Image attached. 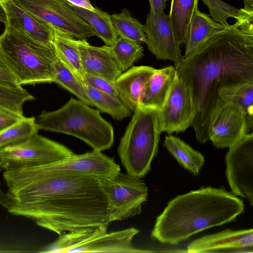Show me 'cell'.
Instances as JSON below:
<instances>
[{
    "label": "cell",
    "instance_id": "obj_1",
    "mask_svg": "<svg viewBox=\"0 0 253 253\" xmlns=\"http://www.w3.org/2000/svg\"><path fill=\"white\" fill-rule=\"evenodd\" d=\"M10 201L7 209L58 235L108 227L107 197L94 176L55 170L43 166L4 170Z\"/></svg>",
    "mask_w": 253,
    "mask_h": 253
},
{
    "label": "cell",
    "instance_id": "obj_2",
    "mask_svg": "<svg viewBox=\"0 0 253 253\" xmlns=\"http://www.w3.org/2000/svg\"><path fill=\"white\" fill-rule=\"evenodd\" d=\"M177 76L190 89L197 141L209 140L211 116L225 87L253 80V11L242 8L236 22L212 35L174 64Z\"/></svg>",
    "mask_w": 253,
    "mask_h": 253
},
{
    "label": "cell",
    "instance_id": "obj_3",
    "mask_svg": "<svg viewBox=\"0 0 253 253\" xmlns=\"http://www.w3.org/2000/svg\"><path fill=\"white\" fill-rule=\"evenodd\" d=\"M242 200L225 189L203 187L177 196L156 219L151 237L176 245L207 229L234 220L244 211Z\"/></svg>",
    "mask_w": 253,
    "mask_h": 253
},
{
    "label": "cell",
    "instance_id": "obj_4",
    "mask_svg": "<svg viewBox=\"0 0 253 253\" xmlns=\"http://www.w3.org/2000/svg\"><path fill=\"white\" fill-rule=\"evenodd\" d=\"M35 122L39 130L73 136L93 150L108 149L114 142L113 127L100 111L73 97L57 110L43 111Z\"/></svg>",
    "mask_w": 253,
    "mask_h": 253
},
{
    "label": "cell",
    "instance_id": "obj_5",
    "mask_svg": "<svg viewBox=\"0 0 253 253\" xmlns=\"http://www.w3.org/2000/svg\"><path fill=\"white\" fill-rule=\"evenodd\" d=\"M0 48L7 66L20 85L53 82L57 59L53 47L5 27L0 36Z\"/></svg>",
    "mask_w": 253,
    "mask_h": 253
},
{
    "label": "cell",
    "instance_id": "obj_6",
    "mask_svg": "<svg viewBox=\"0 0 253 253\" xmlns=\"http://www.w3.org/2000/svg\"><path fill=\"white\" fill-rule=\"evenodd\" d=\"M158 110L139 105L121 139L118 152L128 173L139 177L150 170L158 152L160 131Z\"/></svg>",
    "mask_w": 253,
    "mask_h": 253
},
{
    "label": "cell",
    "instance_id": "obj_7",
    "mask_svg": "<svg viewBox=\"0 0 253 253\" xmlns=\"http://www.w3.org/2000/svg\"><path fill=\"white\" fill-rule=\"evenodd\" d=\"M107 228L99 226L58 235V238L41 253H148L152 251L138 249L132 244L139 232L134 227L107 232Z\"/></svg>",
    "mask_w": 253,
    "mask_h": 253
},
{
    "label": "cell",
    "instance_id": "obj_8",
    "mask_svg": "<svg viewBox=\"0 0 253 253\" xmlns=\"http://www.w3.org/2000/svg\"><path fill=\"white\" fill-rule=\"evenodd\" d=\"M74 153L65 145L36 133L15 145L0 149L3 171L43 166L66 159Z\"/></svg>",
    "mask_w": 253,
    "mask_h": 253
},
{
    "label": "cell",
    "instance_id": "obj_9",
    "mask_svg": "<svg viewBox=\"0 0 253 253\" xmlns=\"http://www.w3.org/2000/svg\"><path fill=\"white\" fill-rule=\"evenodd\" d=\"M107 197L109 220H123L139 214L147 201L148 188L141 177L121 171L109 178L99 179Z\"/></svg>",
    "mask_w": 253,
    "mask_h": 253
},
{
    "label": "cell",
    "instance_id": "obj_10",
    "mask_svg": "<svg viewBox=\"0 0 253 253\" xmlns=\"http://www.w3.org/2000/svg\"><path fill=\"white\" fill-rule=\"evenodd\" d=\"M21 8L39 20L76 39L96 36L91 26L66 0H13Z\"/></svg>",
    "mask_w": 253,
    "mask_h": 253
},
{
    "label": "cell",
    "instance_id": "obj_11",
    "mask_svg": "<svg viewBox=\"0 0 253 253\" xmlns=\"http://www.w3.org/2000/svg\"><path fill=\"white\" fill-rule=\"evenodd\" d=\"M226 176L232 193L253 206V134L246 133L229 148Z\"/></svg>",
    "mask_w": 253,
    "mask_h": 253
},
{
    "label": "cell",
    "instance_id": "obj_12",
    "mask_svg": "<svg viewBox=\"0 0 253 253\" xmlns=\"http://www.w3.org/2000/svg\"><path fill=\"white\" fill-rule=\"evenodd\" d=\"M195 114L190 89L176 75L163 106L158 110L159 128L169 134L184 131L192 126Z\"/></svg>",
    "mask_w": 253,
    "mask_h": 253
},
{
    "label": "cell",
    "instance_id": "obj_13",
    "mask_svg": "<svg viewBox=\"0 0 253 253\" xmlns=\"http://www.w3.org/2000/svg\"><path fill=\"white\" fill-rule=\"evenodd\" d=\"M249 131L244 113L233 105L218 100L210 118L208 136L217 148H229Z\"/></svg>",
    "mask_w": 253,
    "mask_h": 253
},
{
    "label": "cell",
    "instance_id": "obj_14",
    "mask_svg": "<svg viewBox=\"0 0 253 253\" xmlns=\"http://www.w3.org/2000/svg\"><path fill=\"white\" fill-rule=\"evenodd\" d=\"M143 26L148 48L157 59L169 60L175 64L183 58L168 15L150 11Z\"/></svg>",
    "mask_w": 253,
    "mask_h": 253
},
{
    "label": "cell",
    "instance_id": "obj_15",
    "mask_svg": "<svg viewBox=\"0 0 253 253\" xmlns=\"http://www.w3.org/2000/svg\"><path fill=\"white\" fill-rule=\"evenodd\" d=\"M46 165L51 169L90 175L99 179L111 177L121 171L119 165L113 159L96 150L79 155L74 153Z\"/></svg>",
    "mask_w": 253,
    "mask_h": 253
},
{
    "label": "cell",
    "instance_id": "obj_16",
    "mask_svg": "<svg viewBox=\"0 0 253 253\" xmlns=\"http://www.w3.org/2000/svg\"><path fill=\"white\" fill-rule=\"evenodd\" d=\"M5 27L23 33L34 40L53 47V27L39 20L10 0L0 5Z\"/></svg>",
    "mask_w": 253,
    "mask_h": 253
},
{
    "label": "cell",
    "instance_id": "obj_17",
    "mask_svg": "<svg viewBox=\"0 0 253 253\" xmlns=\"http://www.w3.org/2000/svg\"><path fill=\"white\" fill-rule=\"evenodd\" d=\"M84 74L102 78L114 84L122 73L113 59L109 46H96L86 40L77 39Z\"/></svg>",
    "mask_w": 253,
    "mask_h": 253
},
{
    "label": "cell",
    "instance_id": "obj_18",
    "mask_svg": "<svg viewBox=\"0 0 253 253\" xmlns=\"http://www.w3.org/2000/svg\"><path fill=\"white\" fill-rule=\"evenodd\" d=\"M252 228L232 230L227 229L206 235L190 243L187 252L190 253L221 252L225 250H244L253 248Z\"/></svg>",
    "mask_w": 253,
    "mask_h": 253
},
{
    "label": "cell",
    "instance_id": "obj_19",
    "mask_svg": "<svg viewBox=\"0 0 253 253\" xmlns=\"http://www.w3.org/2000/svg\"><path fill=\"white\" fill-rule=\"evenodd\" d=\"M156 69L148 66H133L116 80L114 85L119 97L131 111L139 105L147 82Z\"/></svg>",
    "mask_w": 253,
    "mask_h": 253
},
{
    "label": "cell",
    "instance_id": "obj_20",
    "mask_svg": "<svg viewBox=\"0 0 253 253\" xmlns=\"http://www.w3.org/2000/svg\"><path fill=\"white\" fill-rule=\"evenodd\" d=\"M176 75L174 66L156 69L149 78L139 105L160 110Z\"/></svg>",
    "mask_w": 253,
    "mask_h": 253
},
{
    "label": "cell",
    "instance_id": "obj_21",
    "mask_svg": "<svg viewBox=\"0 0 253 253\" xmlns=\"http://www.w3.org/2000/svg\"><path fill=\"white\" fill-rule=\"evenodd\" d=\"M52 45L57 58L83 83L84 74L77 44V39L53 27Z\"/></svg>",
    "mask_w": 253,
    "mask_h": 253
},
{
    "label": "cell",
    "instance_id": "obj_22",
    "mask_svg": "<svg viewBox=\"0 0 253 253\" xmlns=\"http://www.w3.org/2000/svg\"><path fill=\"white\" fill-rule=\"evenodd\" d=\"M226 25L215 22L208 14L200 12L198 9L189 28L185 42L184 57L188 56L212 35L224 29Z\"/></svg>",
    "mask_w": 253,
    "mask_h": 253
},
{
    "label": "cell",
    "instance_id": "obj_23",
    "mask_svg": "<svg viewBox=\"0 0 253 253\" xmlns=\"http://www.w3.org/2000/svg\"><path fill=\"white\" fill-rule=\"evenodd\" d=\"M219 100L233 105L245 115L249 130L253 128V80L223 87Z\"/></svg>",
    "mask_w": 253,
    "mask_h": 253
},
{
    "label": "cell",
    "instance_id": "obj_24",
    "mask_svg": "<svg viewBox=\"0 0 253 253\" xmlns=\"http://www.w3.org/2000/svg\"><path fill=\"white\" fill-rule=\"evenodd\" d=\"M199 0H171L169 15L174 37L180 45L185 43L191 22L198 9Z\"/></svg>",
    "mask_w": 253,
    "mask_h": 253
},
{
    "label": "cell",
    "instance_id": "obj_25",
    "mask_svg": "<svg viewBox=\"0 0 253 253\" xmlns=\"http://www.w3.org/2000/svg\"><path fill=\"white\" fill-rule=\"evenodd\" d=\"M163 146L185 169L194 175L199 174L205 163L204 156L194 149L179 137H165Z\"/></svg>",
    "mask_w": 253,
    "mask_h": 253
},
{
    "label": "cell",
    "instance_id": "obj_26",
    "mask_svg": "<svg viewBox=\"0 0 253 253\" xmlns=\"http://www.w3.org/2000/svg\"><path fill=\"white\" fill-rule=\"evenodd\" d=\"M76 12L95 31L106 45L110 46L118 38L113 25L111 15L99 8L95 7L93 11L80 8L72 5Z\"/></svg>",
    "mask_w": 253,
    "mask_h": 253
},
{
    "label": "cell",
    "instance_id": "obj_27",
    "mask_svg": "<svg viewBox=\"0 0 253 253\" xmlns=\"http://www.w3.org/2000/svg\"><path fill=\"white\" fill-rule=\"evenodd\" d=\"M87 94L93 106L100 112L110 115L114 119L121 121L131 115V111L127 108L119 97L99 91L85 85Z\"/></svg>",
    "mask_w": 253,
    "mask_h": 253
},
{
    "label": "cell",
    "instance_id": "obj_28",
    "mask_svg": "<svg viewBox=\"0 0 253 253\" xmlns=\"http://www.w3.org/2000/svg\"><path fill=\"white\" fill-rule=\"evenodd\" d=\"M111 19L118 36L139 43H146L143 25L127 9L124 8L121 13L111 15Z\"/></svg>",
    "mask_w": 253,
    "mask_h": 253
},
{
    "label": "cell",
    "instance_id": "obj_29",
    "mask_svg": "<svg viewBox=\"0 0 253 253\" xmlns=\"http://www.w3.org/2000/svg\"><path fill=\"white\" fill-rule=\"evenodd\" d=\"M110 47L112 56L122 73L143 56V48L139 43L120 37Z\"/></svg>",
    "mask_w": 253,
    "mask_h": 253
},
{
    "label": "cell",
    "instance_id": "obj_30",
    "mask_svg": "<svg viewBox=\"0 0 253 253\" xmlns=\"http://www.w3.org/2000/svg\"><path fill=\"white\" fill-rule=\"evenodd\" d=\"M53 82L75 95L85 104L93 106L87 94L85 85L57 57L54 64Z\"/></svg>",
    "mask_w": 253,
    "mask_h": 253
},
{
    "label": "cell",
    "instance_id": "obj_31",
    "mask_svg": "<svg viewBox=\"0 0 253 253\" xmlns=\"http://www.w3.org/2000/svg\"><path fill=\"white\" fill-rule=\"evenodd\" d=\"M36 119L24 117L12 126L0 131V149L20 143L34 134L39 129Z\"/></svg>",
    "mask_w": 253,
    "mask_h": 253
},
{
    "label": "cell",
    "instance_id": "obj_32",
    "mask_svg": "<svg viewBox=\"0 0 253 253\" xmlns=\"http://www.w3.org/2000/svg\"><path fill=\"white\" fill-rule=\"evenodd\" d=\"M33 95L22 86L13 87L0 84V108L23 116L24 104L35 100Z\"/></svg>",
    "mask_w": 253,
    "mask_h": 253
},
{
    "label": "cell",
    "instance_id": "obj_33",
    "mask_svg": "<svg viewBox=\"0 0 253 253\" xmlns=\"http://www.w3.org/2000/svg\"><path fill=\"white\" fill-rule=\"evenodd\" d=\"M208 7L212 19L219 23L228 25L230 17L238 18L242 12L240 9L230 5L221 0H202Z\"/></svg>",
    "mask_w": 253,
    "mask_h": 253
},
{
    "label": "cell",
    "instance_id": "obj_34",
    "mask_svg": "<svg viewBox=\"0 0 253 253\" xmlns=\"http://www.w3.org/2000/svg\"><path fill=\"white\" fill-rule=\"evenodd\" d=\"M83 81L84 85L90 86L99 91L119 97L114 84L102 78L84 74Z\"/></svg>",
    "mask_w": 253,
    "mask_h": 253
},
{
    "label": "cell",
    "instance_id": "obj_35",
    "mask_svg": "<svg viewBox=\"0 0 253 253\" xmlns=\"http://www.w3.org/2000/svg\"><path fill=\"white\" fill-rule=\"evenodd\" d=\"M0 84L13 87L21 86L10 71L0 48Z\"/></svg>",
    "mask_w": 253,
    "mask_h": 253
},
{
    "label": "cell",
    "instance_id": "obj_36",
    "mask_svg": "<svg viewBox=\"0 0 253 253\" xmlns=\"http://www.w3.org/2000/svg\"><path fill=\"white\" fill-rule=\"evenodd\" d=\"M24 117L0 108V131L18 122Z\"/></svg>",
    "mask_w": 253,
    "mask_h": 253
},
{
    "label": "cell",
    "instance_id": "obj_37",
    "mask_svg": "<svg viewBox=\"0 0 253 253\" xmlns=\"http://www.w3.org/2000/svg\"><path fill=\"white\" fill-rule=\"evenodd\" d=\"M168 0H149L150 3V11L159 14L164 12L166 8V2Z\"/></svg>",
    "mask_w": 253,
    "mask_h": 253
},
{
    "label": "cell",
    "instance_id": "obj_38",
    "mask_svg": "<svg viewBox=\"0 0 253 253\" xmlns=\"http://www.w3.org/2000/svg\"><path fill=\"white\" fill-rule=\"evenodd\" d=\"M71 4L86 10L93 11L95 9L89 0H66Z\"/></svg>",
    "mask_w": 253,
    "mask_h": 253
},
{
    "label": "cell",
    "instance_id": "obj_39",
    "mask_svg": "<svg viewBox=\"0 0 253 253\" xmlns=\"http://www.w3.org/2000/svg\"><path fill=\"white\" fill-rule=\"evenodd\" d=\"M3 170V168L0 164V176ZM10 204V201L6 193L4 192L1 188V183L0 178V206L7 209L9 208Z\"/></svg>",
    "mask_w": 253,
    "mask_h": 253
},
{
    "label": "cell",
    "instance_id": "obj_40",
    "mask_svg": "<svg viewBox=\"0 0 253 253\" xmlns=\"http://www.w3.org/2000/svg\"><path fill=\"white\" fill-rule=\"evenodd\" d=\"M244 3V9L248 11H253V0H243Z\"/></svg>",
    "mask_w": 253,
    "mask_h": 253
},
{
    "label": "cell",
    "instance_id": "obj_41",
    "mask_svg": "<svg viewBox=\"0 0 253 253\" xmlns=\"http://www.w3.org/2000/svg\"><path fill=\"white\" fill-rule=\"evenodd\" d=\"M10 0H0V5H1L2 3H4Z\"/></svg>",
    "mask_w": 253,
    "mask_h": 253
}]
</instances>
